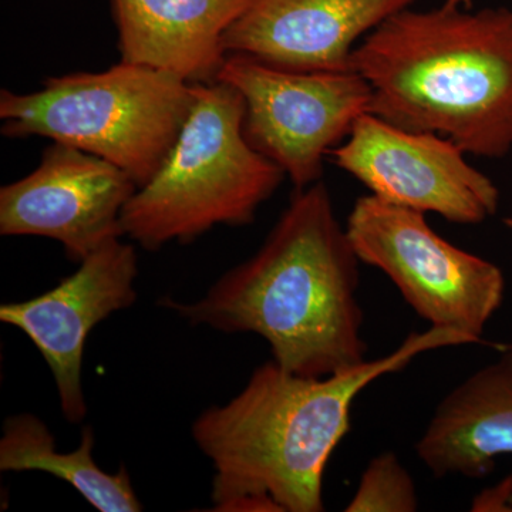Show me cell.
Returning a JSON list of instances; mask_svg holds the SVG:
<instances>
[{
  "instance_id": "cell-2",
  "label": "cell",
  "mask_w": 512,
  "mask_h": 512,
  "mask_svg": "<svg viewBox=\"0 0 512 512\" xmlns=\"http://www.w3.org/2000/svg\"><path fill=\"white\" fill-rule=\"evenodd\" d=\"M458 330L412 333L390 355L326 377L288 372L274 359L256 367L228 403L204 410L192 439L214 467V511L265 498L281 512H320L323 476L333 451L350 430V410L379 377L400 372L429 350L473 345Z\"/></svg>"
},
{
  "instance_id": "cell-10",
  "label": "cell",
  "mask_w": 512,
  "mask_h": 512,
  "mask_svg": "<svg viewBox=\"0 0 512 512\" xmlns=\"http://www.w3.org/2000/svg\"><path fill=\"white\" fill-rule=\"evenodd\" d=\"M137 276L136 248L114 238L84 258L55 288L0 306V320L22 330L46 360L69 423H82L87 416L82 370L90 332L113 313L134 305Z\"/></svg>"
},
{
  "instance_id": "cell-9",
  "label": "cell",
  "mask_w": 512,
  "mask_h": 512,
  "mask_svg": "<svg viewBox=\"0 0 512 512\" xmlns=\"http://www.w3.org/2000/svg\"><path fill=\"white\" fill-rule=\"evenodd\" d=\"M137 190L117 165L53 141L32 173L0 188V234L55 239L80 264L124 237L121 212Z\"/></svg>"
},
{
  "instance_id": "cell-15",
  "label": "cell",
  "mask_w": 512,
  "mask_h": 512,
  "mask_svg": "<svg viewBox=\"0 0 512 512\" xmlns=\"http://www.w3.org/2000/svg\"><path fill=\"white\" fill-rule=\"evenodd\" d=\"M419 510V495L409 471L397 454L384 451L369 461L348 512H413Z\"/></svg>"
},
{
  "instance_id": "cell-4",
  "label": "cell",
  "mask_w": 512,
  "mask_h": 512,
  "mask_svg": "<svg viewBox=\"0 0 512 512\" xmlns=\"http://www.w3.org/2000/svg\"><path fill=\"white\" fill-rule=\"evenodd\" d=\"M241 93L215 80L194 83V104L160 170L121 212L124 237L147 251L190 244L218 225L241 227L286 177L249 144Z\"/></svg>"
},
{
  "instance_id": "cell-3",
  "label": "cell",
  "mask_w": 512,
  "mask_h": 512,
  "mask_svg": "<svg viewBox=\"0 0 512 512\" xmlns=\"http://www.w3.org/2000/svg\"><path fill=\"white\" fill-rule=\"evenodd\" d=\"M352 70L387 123L439 134L471 156L512 150V10L404 9L356 46Z\"/></svg>"
},
{
  "instance_id": "cell-17",
  "label": "cell",
  "mask_w": 512,
  "mask_h": 512,
  "mask_svg": "<svg viewBox=\"0 0 512 512\" xmlns=\"http://www.w3.org/2000/svg\"><path fill=\"white\" fill-rule=\"evenodd\" d=\"M504 225L512 231V217L504 218Z\"/></svg>"
},
{
  "instance_id": "cell-12",
  "label": "cell",
  "mask_w": 512,
  "mask_h": 512,
  "mask_svg": "<svg viewBox=\"0 0 512 512\" xmlns=\"http://www.w3.org/2000/svg\"><path fill=\"white\" fill-rule=\"evenodd\" d=\"M416 454L437 478L487 477L512 456V342L441 400Z\"/></svg>"
},
{
  "instance_id": "cell-11",
  "label": "cell",
  "mask_w": 512,
  "mask_h": 512,
  "mask_svg": "<svg viewBox=\"0 0 512 512\" xmlns=\"http://www.w3.org/2000/svg\"><path fill=\"white\" fill-rule=\"evenodd\" d=\"M416 0H252L225 32L227 55L298 72L352 70L356 46Z\"/></svg>"
},
{
  "instance_id": "cell-5",
  "label": "cell",
  "mask_w": 512,
  "mask_h": 512,
  "mask_svg": "<svg viewBox=\"0 0 512 512\" xmlns=\"http://www.w3.org/2000/svg\"><path fill=\"white\" fill-rule=\"evenodd\" d=\"M194 104V83L144 64L50 77L32 93L0 92L2 134L45 137L117 165L138 188L173 150Z\"/></svg>"
},
{
  "instance_id": "cell-7",
  "label": "cell",
  "mask_w": 512,
  "mask_h": 512,
  "mask_svg": "<svg viewBox=\"0 0 512 512\" xmlns=\"http://www.w3.org/2000/svg\"><path fill=\"white\" fill-rule=\"evenodd\" d=\"M217 80L241 93L245 137L296 190L320 181L325 158L372 106V90L355 70L298 72L227 55Z\"/></svg>"
},
{
  "instance_id": "cell-13",
  "label": "cell",
  "mask_w": 512,
  "mask_h": 512,
  "mask_svg": "<svg viewBox=\"0 0 512 512\" xmlns=\"http://www.w3.org/2000/svg\"><path fill=\"white\" fill-rule=\"evenodd\" d=\"M121 62L144 64L190 83L217 80L225 32L252 0H111Z\"/></svg>"
},
{
  "instance_id": "cell-8",
  "label": "cell",
  "mask_w": 512,
  "mask_h": 512,
  "mask_svg": "<svg viewBox=\"0 0 512 512\" xmlns=\"http://www.w3.org/2000/svg\"><path fill=\"white\" fill-rule=\"evenodd\" d=\"M329 157L380 200L454 224H481L500 207L497 185L468 163L456 143L393 126L372 113L356 121Z\"/></svg>"
},
{
  "instance_id": "cell-16",
  "label": "cell",
  "mask_w": 512,
  "mask_h": 512,
  "mask_svg": "<svg viewBox=\"0 0 512 512\" xmlns=\"http://www.w3.org/2000/svg\"><path fill=\"white\" fill-rule=\"evenodd\" d=\"M444 2L454 3V5L466 6V8H470L471 2H473V0H444Z\"/></svg>"
},
{
  "instance_id": "cell-1",
  "label": "cell",
  "mask_w": 512,
  "mask_h": 512,
  "mask_svg": "<svg viewBox=\"0 0 512 512\" xmlns=\"http://www.w3.org/2000/svg\"><path fill=\"white\" fill-rule=\"evenodd\" d=\"M359 262L318 181L295 191L258 252L202 298L160 303L190 325L261 336L295 375H338L367 362Z\"/></svg>"
},
{
  "instance_id": "cell-14",
  "label": "cell",
  "mask_w": 512,
  "mask_h": 512,
  "mask_svg": "<svg viewBox=\"0 0 512 512\" xmlns=\"http://www.w3.org/2000/svg\"><path fill=\"white\" fill-rule=\"evenodd\" d=\"M93 446V430L87 426L80 446L70 453H60L45 421L32 413L15 414L3 423L0 471H40L60 478L100 512L143 511L126 468L121 467L117 473L101 470L94 461Z\"/></svg>"
},
{
  "instance_id": "cell-6",
  "label": "cell",
  "mask_w": 512,
  "mask_h": 512,
  "mask_svg": "<svg viewBox=\"0 0 512 512\" xmlns=\"http://www.w3.org/2000/svg\"><path fill=\"white\" fill-rule=\"evenodd\" d=\"M346 231L359 261L382 271L420 318L484 342L504 302L500 266L440 237L424 212L373 194L357 198Z\"/></svg>"
}]
</instances>
